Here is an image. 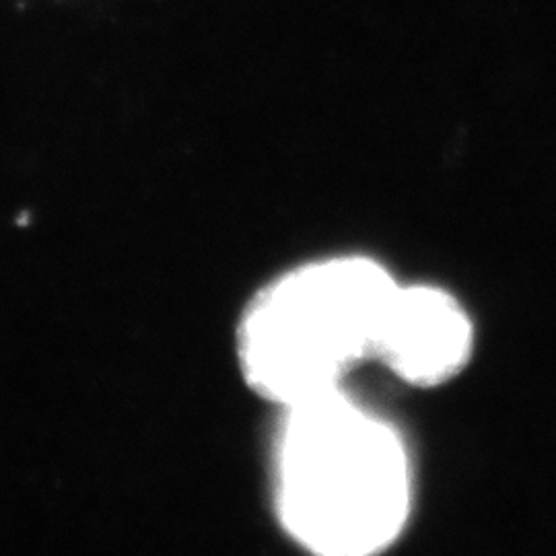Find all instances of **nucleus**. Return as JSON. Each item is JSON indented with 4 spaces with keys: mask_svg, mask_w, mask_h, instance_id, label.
Segmentation results:
<instances>
[{
    "mask_svg": "<svg viewBox=\"0 0 556 556\" xmlns=\"http://www.w3.org/2000/svg\"><path fill=\"white\" fill-rule=\"evenodd\" d=\"M472 353V319L456 298L435 287H397L376 361L410 386L439 388L466 369Z\"/></svg>",
    "mask_w": 556,
    "mask_h": 556,
    "instance_id": "nucleus-3",
    "label": "nucleus"
},
{
    "mask_svg": "<svg viewBox=\"0 0 556 556\" xmlns=\"http://www.w3.org/2000/svg\"><path fill=\"white\" fill-rule=\"evenodd\" d=\"M397 287L367 258L324 260L278 278L239 321L243 381L277 408L342 390L357 365L376 361Z\"/></svg>",
    "mask_w": 556,
    "mask_h": 556,
    "instance_id": "nucleus-2",
    "label": "nucleus"
},
{
    "mask_svg": "<svg viewBox=\"0 0 556 556\" xmlns=\"http://www.w3.org/2000/svg\"><path fill=\"white\" fill-rule=\"evenodd\" d=\"M273 493L309 556H378L406 528L410 457L396 431L342 390L278 408Z\"/></svg>",
    "mask_w": 556,
    "mask_h": 556,
    "instance_id": "nucleus-1",
    "label": "nucleus"
}]
</instances>
